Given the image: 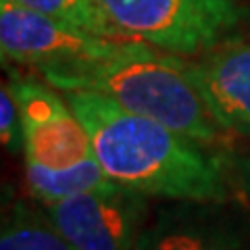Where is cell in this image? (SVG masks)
<instances>
[{"label": "cell", "instance_id": "1", "mask_svg": "<svg viewBox=\"0 0 250 250\" xmlns=\"http://www.w3.org/2000/svg\"><path fill=\"white\" fill-rule=\"evenodd\" d=\"M115 184L159 200L229 198L221 154L169 125L140 117L98 92H62Z\"/></svg>", "mask_w": 250, "mask_h": 250}, {"label": "cell", "instance_id": "2", "mask_svg": "<svg viewBox=\"0 0 250 250\" xmlns=\"http://www.w3.org/2000/svg\"><path fill=\"white\" fill-rule=\"evenodd\" d=\"M42 77L61 92H98L125 111L169 125L210 146L221 127L213 121L190 77V61L142 40L103 61L46 71Z\"/></svg>", "mask_w": 250, "mask_h": 250}, {"label": "cell", "instance_id": "3", "mask_svg": "<svg viewBox=\"0 0 250 250\" xmlns=\"http://www.w3.org/2000/svg\"><path fill=\"white\" fill-rule=\"evenodd\" d=\"M129 40L173 54H202L240 23L233 0H96Z\"/></svg>", "mask_w": 250, "mask_h": 250}, {"label": "cell", "instance_id": "4", "mask_svg": "<svg viewBox=\"0 0 250 250\" xmlns=\"http://www.w3.org/2000/svg\"><path fill=\"white\" fill-rule=\"evenodd\" d=\"M129 40L94 36L42 15L17 0H0V52L2 65L59 71L103 61L121 52Z\"/></svg>", "mask_w": 250, "mask_h": 250}, {"label": "cell", "instance_id": "5", "mask_svg": "<svg viewBox=\"0 0 250 250\" xmlns=\"http://www.w3.org/2000/svg\"><path fill=\"white\" fill-rule=\"evenodd\" d=\"M75 250H136L152 217L150 198L121 184L44 205Z\"/></svg>", "mask_w": 250, "mask_h": 250}, {"label": "cell", "instance_id": "6", "mask_svg": "<svg viewBox=\"0 0 250 250\" xmlns=\"http://www.w3.org/2000/svg\"><path fill=\"white\" fill-rule=\"evenodd\" d=\"M136 250H250V207L238 196L165 200Z\"/></svg>", "mask_w": 250, "mask_h": 250}, {"label": "cell", "instance_id": "7", "mask_svg": "<svg viewBox=\"0 0 250 250\" xmlns=\"http://www.w3.org/2000/svg\"><path fill=\"white\" fill-rule=\"evenodd\" d=\"M9 85L17 98L25 129V161L48 169H65L94 156L92 140L65 94L48 82L9 69Z\"/></svg>", "mask_w": 250, "mask_h": 250}, {"label": "cell", "instance_id": "8", "mask_svg": "<svg viewBox=\"0 0 250 250\" xmlns=\"http://www.w3.org/2000/svg\"><path fill=\"white\" fill-rule=\"evenodd\" d=\"M190 77L213 121L250 142V40H223L190 62Z\"/></svg>", "mask_w": 250, "mask_h": 250}, {"label": "cell", "instance_id": "9", "mask_svg": "<svg viewBox=\"0 0 250 250\" xmlns=\"http://www.w3.org/2000/svg\"><path fill=\"white\" fill-rule=\"evenodd\" d=\"M25 182L29 194L42 205H52L92 190H104L115 184L104 173L96 154L65 169H48L25 161Z\"/></svg>", "mask_w": 250, "mask_h": 250}, {"label": "cell", "instance_id": "10", "mask_svg": "<svg viewBox=\"0 0 250 250\" xmlns=\"http://www.w3.org/2000/svg\"><path fill=\"white\" fill-rule=\"evenodd\" d=\"M0 250H75L57 229L46 208L13 202L2 219Z\"/></svg>", "mask_w": 250, "mask_h": 250}, {"label": "cell", "instance_id": "11", "mask_svg": "<svg viewBox=\"0 0 250 250\" xmlns=\"http://www.w3.org/2000/svg\"><path fill=\"white\" fill-rule=\"evenodd\" d=\"M19 4L29 6L42 15L69 23L73 27L90 31L94 36L115 38V40H129L123 31L103 13L96 0H17Z\"/></svg>", "mask_w": 250, "mask_h": 250}, {"label": "cell", "instance_id": "12", "mask_svg": "<svg viewBox=\"0 0 250 250\" xmlns=\"http://www.w3.org/2000/svg\"><path fill=\"white\" fill-rule=\"evenodd\" d=\"M0 140H2V146L9 154L13 156L25 154L23 117L9 82H4L2 90H0Z\"/></svg>", "mask_w": 250, "mask_h": 250}, {"label": "cell", "instance_id": "13", "mask_svg": "<svg viewBox=\"0 0 250 250\" xmlns=\"http://www.w3.org/2000/svg\"><path fill=\"white\" fill-rule=\"evenodd\" d=\"M231 192L250 207V144L221 152Z\"/></svg>", "mask_w": 250, "mask_h": 250}]
</instances>
